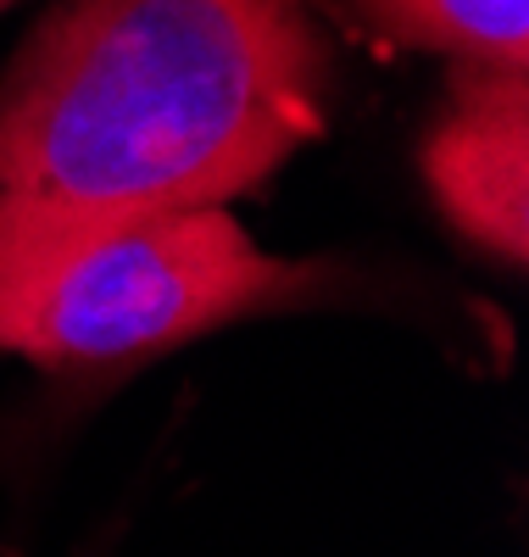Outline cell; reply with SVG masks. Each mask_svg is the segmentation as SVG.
Returning a JSON list of instances; mask_svg holds the SVG:
<instances>
[{
  "label": "cell",
  "mask_w": 529,
  "mask_h": 557,
  "mask_svg": "<svg viewBox=\"0 0 529 557\" xmlns=\"http://www.w3.org/2000/svg\"><path fill=\"white\" fill-rule=\"evenodd\" d=\"M352 17L407 51L452 62H529V0H346Z\"/></svg>",
  "instance_id": "4"
},
{
  "label": "cell",
  "mask_w": 529,
  "mask_h": 557,
  "mask_svg": "<svg viewBox=\"0 0 529 557\" xmlns=\"http://www.w3.org/2000/svg\"><path fill=\"white\" fill-rule=\"evenodd\" d=\"M346 278L329 262L262 251L223 207L107 223L0 273V351L39 368L134 362L223 323L329 307Z\"/></svg>",
  "instance_id": "2"
},
{
  "label": "cell",
  "mask_w": 529,
  "mask_h": 557,
  "mask_svg": "<svg viewBox=\"0 0 529 557\" xmlns=\"http://www.w3.org/2000/svg\"><path fill=\"white\" fill-rule=\"evenodd\" d=\"M7 7H17V0H0V12H7Z\"/></svg>",
  "instance_id": "6"
},
{
  "label": "cell",
  "mask_w": 529,
  "mask_h": 557,
  "mask_svg": "<svg viewBox=\"0 0 529 557\" xmlns=\"http://www.w3.org/2000/svg\"><path fill=\"white\" fill-rule=\"evenodd\" d=\"M312 0H62L0 73V273L107 223L229 207L323 134Z\"/></svg>",
  "instance_id": "1"
},
{
  "label": "cell",
  "mask_w": 529,
  "mask_h": 557,
  "mask_svg": "<svg viewBox=\"0 0 529 557\" xmlns=\"http://www.w3.org/2000/svg\"><path fill=\"white\" fill-rule=\"evenodd\" d=\"M78 557H112V541H95V546H84Z\"/></svg>",
  "instance_id": "5"
},
{
  "label": "cell",
  "mask_w": 529,
  "mask_h": 557,
  "mask_svg": "<svg viewBox=\"0 0 529 557\" xmlns=\"http://www.w3.org/2000/svg\"><path fill=\"white\" fill-rule=\"evenodd\" d=\"M441 218L485 257H529V78L513 62H457L452 96L418 146Z\"/></svg>",
  "instance_id": "3"
}]
</instances>
